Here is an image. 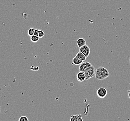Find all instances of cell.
Returning a JSON list of instances; mask_svg holds the SVG:
<instances>
[{
  "mask_svg": "<svg viewBox=\"0 0 130 121\" xmlns=\"http://www.w3.org/2000/svg\"><path fill=\"white\" fill-rule=\"evenodd\" d=\"M95 78L99 80H103L109 76V71L107 68L103 67H100L97 68L95 72Z\"/></svg>",
  "mask_w": 130,
  "mask_h": 121,
  "instance_id": "obj_1",
  "label": "cell"
},
{
  "mask_svg": "<svg viewBox=\"0 0 130 121\" xmlns=\"http://www.w3.org/2000/svg\"><path fill=\"white\" fill-rule=\"evenodd\" d=\"M92 66V65L90 63H89V62L85 61L84 62H83L80 64V65L79 66V71L83 72L85 74L90 69Z\"/></svg>",
  "mask_w": 130,
  "mask_h": 121,
  "instance_id": "obj_2",
  "label": "cell"
},
{
  "mask_svg": "<svg viewBox=\"0 0 130 121\" xmlns=\"http://www.w3.org/2000/svg\"><path fill=\"white\" fill-rule=\"evenodd\" d=\"M96 94L99 98L103 99L106 97L107 94V91L105 87H100L99 89L97 90Z\"/></svg>",
  "mask_w": 130,
  "mask_h": 121,
  "instance_id": "obj_3",
  "label": "cell"
},
{
  "mask_svg": "<svg viewBox=\"0 0 130 121\" xmlns=\"http://www.w3.org/2000/svg\"><path fill=\"white\" fill-rule=\"evenodd\" d=\"M80 51L82 53H83L87 58L90 53V49L89 46L86 44L80 48Z\"/></svg>",
  "mask_w": 130,
  "mask_h": 121,
  "instance_id": "obj_4",
  "label": "cell"
},
{
  "mask_svg": "<svg viewBox=\"0 0 130 121\" xmlns=\"http://www.w3.org/2000/svg\"><path fill=\"white\" fill-rule=\"evenodd\" d=\"M85 76H86V80H87L93 77L95 75L94 67L92 65L90 69L87 72H86V73H85Z\"/></svg>",
  "mask_w": 130,
  "mask_h": 121,
  "instance_id": "obj_5",
  "label": "cell"
},
{
  "mask_svg": "<svg viewBox=\"0 0 130 121\" xmlns=\"http://www.w3.org/2000/svg\"><path fill=\"white\" fill-rule=\"evenodd\" d=\"M76 78H77L78 82H83L86 80L85 74H84L83 72L80 71L77 74Z\"/></svg>",
  "mask_w": 130,
  "mask_h": 121,
  "instance_id": "obj_6",
  "label": "cell"
},
{
  "mask_svg": "<svg viewBox=\"0 0 130 121\" xmlns=\"http://www.w3.org/2000/svg\"><path fill=\"white\" fill-rule=\"evenodd\" d=\"M82 115L76 114L75 115H72L70 117V121H83V119L82 118Z\"/></svg>",
  "mask_w": 130,
  "mask_h": 121,
  "instance_id": "obj_7",
  "label": "cell"
},
{
  "mask_svg": "<svg viewBox=\"0 0 130 121\" xmlns=\"http://www.w3.org/2000/svg\"><path fill=\"white\" fill-rule=\"evenodd\" d=\"M77 45L78 46V47L79 48L83 46L84 45H86V42L85 40L83 38H80L78 39L76 42Z\"/></svg>",
  "mask_w": 130,
  "mask_h": 121,
  "instance_id": "obj_8",
  "label": "cell"
},
{
  "mask_svg": "<svg viewBox=\"0 0 130 121\" xmlns=\"http://www.w3.org/2000/svg\"><path fill=\"white\" fill-rule=\"evenodd\" d=\"M72 62H73V64H75V65H79L83 63V61L81 60V59H80L79 58H78L77 57L75 56V57L73 58Z\"/></svg>",
  "mask_w": 130,
  "mask_h": 121,
  "instance_id": "obj_9",
  "label": "cell"
},
{
  "mask_svg": "<svg viewBox=\"0 0 130 121\" xmlns=\"http://www.w3.org/2000/svg\"><path fill=\"white\" fill-rule=\"evenodd\" d=\"M76 56L78 58L81 59V60H83V62L86 61V57L85 55L83 54V53H82L81 52H79L76 55Z\"/></svg>",
  "mask_w": 130,
  "mask_h": 121,
  "instance_id": "obj_10",
  "label": "cell"
},
{
  "mask_svg": "<svg viewBox=\"0 0 130 121\" xmlns=\"http://www.w3.org/2000/svg\"><path fill=\"white\" fill-rule=\"evenodd\" d=\"M39 38H40L39 36H37L35 35H33L31 37V42H34V43L38 42L39 41Z\"/></svg>",
  "mask_w": 130,
  "mask_h": 121,
  "instance_id": "obj_11",
  "label": "cell"
},
{
  "mask_svg": "<svg viewBox=\"0 0 130 121\" xmlns=\"http://www.w3.org/2000/svg\"><path fill=\"white\" fill-rule=\"evenodd\" d=\"M34 31L35 29L34 28H30L27 32L29 36L31 37L32 35H34Z\"/></svg>",
  "mask_w": 130,
  "mask_h": 121,
  "instance_id": "obj_12",
  "label": "cell"
},
{
  "mask_svg": "<svg viewBox=\"0 0 130 121\" xmlns=\"http://www.w3.org/2000/svg\"><path fill=\"white\" fill-rule=\"evenodd\" d=\"M19 121H28V119L27 118V117H26V116H22L19 119Z\"/></svg>",
  "mask_w": 130,
  "mask_h": 121,
  "instance_id": "obj_13",
  "label": "cell"
},
{
  "mask_svg": "<svg viewBox=\"0 0 130 121\" xmlns=\"http://www.w3.org/2000/svg\"><path fill=\"white\" fill-rule=\"evenodd\" d=\"M44 32L42 30H39V38H42L44 37Z\"/></svg>",
  "mask_w": 130,
  "mask_h": 121,
  "instance_id": "obj_14",
  "label": "cell"
},
{
  "mask_svg": "<svg viewBox=\"0 0 130 121\" xmlns=\"http://www.w3.org/2000/svg\"><path fill=\"white\" fill-rule=\"evenodd\" d=\"M30 69L32 70H34V71H38L39 69V67L38 66H32L30 68Z\"/></svg>",
  "mask_w": 130,
  "mask_h": 121,
  "instance_id": "obj_15",
  "label": "cell"
},
{
  "mask_svg": "<svg viewBox=\"0 0 130 121\" xmlns=\"http://www.w3.org/2000/svg\"><path fill=\"white\" fill-rule=\"evenodd\" d=\"M39 30H38V29H35L34 35H37V36H39Z\"/></svg>",
  "mask_w": 130,
  "mask_h": 121,
  "instance_id": "obj_16",
  "label": "cell"
},
{
  "mask_svg": "<svg viewBox=\"0 0 130 121\" xmlns=\"http://www.w3.org/2000/svg\"><path fill=\"white\" fill-rule=\"evenodd\" d=\"M128 97L130 99V90L128 91Z\"/></svg>",
  "mask_w": 130,
  "mask_h": 121,
  "instance_id": "obj_17",
  "label": "cell"
},
{
  "mask_svg": "<svg viewBox=\"0 0 130 121\" xmlns=\"http://www.w3.org/2000/svg\"><path fill=\"white\" fill-rule=\"evenodd\" d=\"M129 62H130V58H129Z\"/></svg>",
  "mask_w": 130,
  "mask_h": 121,
  "instance_id": "obj_18",
  "label": "cell"
},
{
  "mask_svg": "<svg viewBox=\"0 0 130 121\" xmlns=\"http://www.w3.org/2000/svg\"><path fill=\"white\" fill-rule=\"evenodd\" d=\"M0 113H1V107H0Z\"/></svg>",
  "mask_w": 130,
  "mask_h": 121,
  "instance_id": "obj_19",
  "label": "cell"
}]
</instances>
